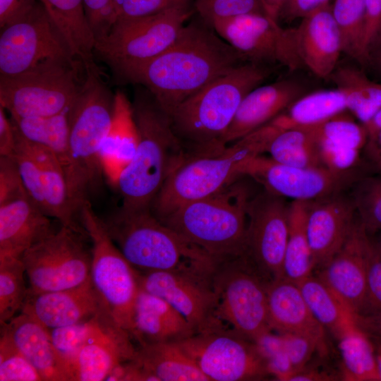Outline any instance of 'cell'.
Here are the masks:
<instances>
[{
    "instance_id": "obj_1",
    "label": "cell",
    "mask_w": 381,
    "mask_h": 381,
    "mask_svg": "<svg viewBox=\"0 0 381 381\" xmlns=\"http://www.w3.org/2000/svg\"><path fill=\"white\" fill-rule=\"evenodd\" d=\"M243 61L200 19L186 24L173 44L159 56L111 71L121 80L145 87L170 115L182 102Z\"/></svg>"
},
{
    "instance_id": "obj_2",
    "label": "cell",
    "mask_w": 381,
    "mask_h": 381,
    "mask_svg": "<svg viewBox=\"0 0 381 381\" xmlns=\"http://www.w3.org/2000/svg\"><path fill=\"white\" fill-rule=\"evenodd\" d=\"M131 106L138 145L116 187L121 207L151 209L167 178L188 155L173 131L170 115L145 87L135 85Z\"/></svg>"
},
{
    "instance_id": "obj_3",
    "label": "cell",
    "mask_w": 381,
    "mask_h": 381,
    "mask_svg": "<svg viewBox=\"0 0 381 381\" xmlns=\"http://www.w3.org/2000/svg\"><path fill=\"white\" fill-rule=\"evenodd\" d=\"M261 64H241L178 105L170 114L173 131L188 157L216 153L244 97L268 78Z\"/></svg>"
},
{
    "instance_id": "obj_4",
    "label": "cell",
    "mask_w": 381,
    "mask_h": 381,
    "mask_svg": "<svg viewBox=\"0 0 381 381\" xmlns=\"http://www.w3.org/2000/svg\"><path fill=\"white\" fill-rule=\"evenodd\" d=\"M114 94L97 64L85 66V77L68 111V193L75 210L99 190L104 179L99 159L103 140L111 124Z\"/></svg>"
},
{
    "instance_id": "obj_5",
    "label": "cell",
    "mask_w": 381,
    "mask_h": 381,
    "mask_svg": "<svg viewBox=\"0 0 381 381\" xmlns=\"http://www.w3.org/2000/svg\"><path fill=\"white\" fill-rule=\"evenodd\" d=\"M102 219L110 238L136 270L212 277L218 260L163 224L151 209L120 207Z\"/></svg>"
},
{
    "instance_id": "obj_6",
    "label": "cell",
    "mask_w": 381,
    "mask_h": 381,
    "mask_svg": "<svg viewBox=\"0 0 381 381\" xmlns=\"http://www.w3.org/2000/svg\"><path fill=\"white\" fill-rule=\"evenodd\" d=\"M279 131L269 122L218 152L186 158L164 182L151 205L152 212L160 219L185 203L222 190L242 176L248 160L267 152Z\"/></svg>"
},
{
    "instance_id": "obj_7",
    "label": "cell",
    "mask_w": 381,
    "mask_h": 381,
    "mask_svg": "<svg viewBox=\"0 0 381 381\" xmlns=\"http://www.w3.org/2000/svg\"><path fill=\"white\" fill-rule=\"evenodd\" d=\"M241 178L159 219L217 260L245 253L247 207L252 196Z\"/></svg>"
},
{
    "instance_id": "obj_8",
    "label": "cell",
    "mask_w": 381,
    "mask_h": 381,
    "mask_svg": "<svg viewBox=\"0 0 381 381\" xmlns=\"http://www.w3.org/2000/svg\"><path fill=\"white\" fill-rule=\"evenodd\" d=\"M215 318L226 327L254 340L271 330L268 320V281L246 253L218 260L212 276Z\"/></svg>"
},
{
    "instance_id": "obj_9",
    "label": "cell",
    "mask_w": 381,
    "mask_h": 381,
    "mask_svg": "<svg viewBox=\"0 0 381 381\" xmlns=\"http://www.w3.org/2000/svg\"><path fill=\"white\" fill-rule=\"evenodd\" d=\"M80 219L92 245V285L112 319L133 339L134 309L140 289L138 270L110 238L90 201L81 207Z\"/></svg>"
},
{
    "instance_id": "obj_10",
    "label": "cell",
    "mask_w": 381,
    "mask_h": 381,
    "mask_svg": "<svg viewBox=\"0 0 381 381\" xmlns=\"http://www.w3.org/2000/svg\"><path fill=\"white\" fill-rule=\"evenodd\" d=\"M84 77L80 60L49 62L15 75H0V106L12 116L59 114L69 109Z\"/></svg>"
},
{
    "instance_id": "obj_11",
    "label": "cell",
    "mask_w": 381,
    "mask_h": 381,
    "mask_svg": "<svg viewBox=\"0 0 381 381\" xmlns=\"http://www.w3.org/2000/svg\"><path fill=\"white\" fill-rule=\"evenodd\" d=\"M193 13L188 5L148 16L118 20L95 42L94 54L111 69L145 62L173 44Z\"/></svg>"
},
{
    "instance_id": "obj_12",
    "label": "cell",
    "mask_w": 381,
    "mask_h": 381,
    "mask_svg": "<svg viewBox=\"0 0 381 381\" xmlns=\"http://www.w3.org/2000/svg\"><path fill=\"white\" fill-rule=\"evenodd\" d=\"M75 60L79 59L39 1L1 28L0 75H15L49 62Z\"/></svg>"
},
{
    "instance_id": "obj_13",
    "label": "cell",
    "mask_w": 381,
    "mask_h": 381,
    "mask_svg": "<svg viewBox=\"0 0 381 381\" xmlns=\"http://www.w3.org/2000/svg\"><path fill=\"white\" fill-rule=\"evenodd\" d=\"M87 234L61 226L29 248L22 256L32 293L73 288L90 277L92 251L83 237Z\"/></svg>"
},
{
    "instance_id": "obj_14",
    "label": "cell",
    "mask_w": 381,
    "mask_h": 381,
    "mask_svg": "<svg viewBox=\"0 0 381 381\" xmlns=\"http://www.w3.org/2000/svg\"><path fill=\"white\" fill-rule=\"evenodd\" d=\"M210 381L260 380L269 373L254 341L222 325L176 342Z\"/></svg>"
},
{
    "instance_id": "obj_15",
    "label": "cell",
    "mask_w": 381,
    "mask_h": 381,
    "mask_svg": "<svg viewBox=\"0 0 381 381\" xmlns=\"http://www.w3.org/2000/svg\"><path fill=\"white\" fill-rule=\"evenodd\" d=\"M15 133L17 149L13 158L29 198L61 226L87 234L71 203L65 171L59 159L48 149L25 140L16 131Z\"/></svg>"
},
{
    "instance_id": "obj_16",
    "label": "cell",
    "mask_w": 381,
    "mask_h": 381,
    "mask_svg": "<svg viewBox=\"0 0 381 381\" xmlns=\"http://www.w3.org/2000/svg\"><path fill=\"white\" fill-rule=\"evenodd\" d=\"M243 61L262 65L277 62L290 71L303 66L295 28H284L263 13L241 14L210 26Z\"/></svg>"
},
{
    "instance_id": "obj_17",
    "label": "cell",
    "mask_w": 381,
    "mask_h": 381,
    "mask_svg": "<svg viewBox=\"0 0 381 381\" xmlns=\"http://www.w3.org/2000/svg\"><path fill=\"white\" fill-rule=\"evenodd\" d=\"M247 215L246 255L268 282L283 277L289 205L284 198L264 190L251 197Z\"/></svg>"
},
{
    "instance_id": "obj_18",
    "label": "cell",
    "mask_w": 381,
    "mask_h": 381,
    "mask_svg": "<svg viewBox=\"0 0 381 381\" xmlns=\"http://www.w3.org/2000/svg\"><path fill=\"white\" fill-rule=\"evenodd\" d=\"M241 176L261 184L264 189L293 200L313 201L339 193L347 184V174L326 168L298 167L261 155L248 160Z\"/></svg>"
},
{
    "instance_id": "obj_19",
    "label": "cell",
    "mask_w": 381,
    "mask_h": 381,
    "mask_svg": "<svg viewBox=\"0 0 381 381\" xmlns=\"http://www.w3.org/2000/svg\"><path fill=\"white\" fill-rule=\"evenodd\" d=\"M138 273L140 287L169 303L195 333L222 325L214 314L212 278L174 271L138 270Z\"/></svg>"
},
{
    "instance_id": "obj_20",
    "label": "cell",
    "mask_w": 381,
    "mask_h": 381,
    "mask_svg": "<svg viewBox=\"0 0 381 381\" xmlns=\"http://www.w3.org/2000/svg\"><path fill=\"white\" fill-rule=\"evenodd\" d=\"M371 239L358 217L341 249L321 267L319 277L358 317L370 309L367 260ZM371 310V309H370Z\"/></svg>"
},
{
    "instance_id": "obj_21",
    "label": "cell",
    "mask_w": 381,
    "mask_h": 381,
    "mask_svg": "<svg viewBox=\"0 0 381 381\" xmlns=\"http://www.w3.org/2000/svg\"><path fill=\"white\" fill-rule=\"evenodd\" d=\"M131 334L104 311L83 346L71 369V381L106 380L119 364L135 358L137 349Z\"/></svg>"
},
{
    "instance_id": "obj_22",
    "label": "cell",
    "mask_w": 381,
    "mask_h": 381,
    "mask_svg": "<svg viewBox=\"0 0 381 381\" xmlns=\"http://www.w3.org/2000/svg\"><path fill=\"white\" fill-rule=\"evenodd\" d=\"M104 311L107 310L90 277L67 289L42 293L28 291L20 310L48 329L87 321Z\"/></svg>"
},
{
    "instance_id": "obj_23",
    "label": "cell",
    "mask_w": 381,
    "mask_h": 381,
    "mask_svg": "<svg viewBox=\"0 0 381 381\" xmlns=\"http://www.w3.org/2000/svg\"><path fill=\"white\" fill-rule=\"evenodd\" d=\"M357 214L352 200L339 193L309 201L306 229L315 267H322L343 246Z\"/></svg>"
},
{
    "instance_id": "obj_24",
    "label": "cell",
    "mask_w": 381,
    "mask_h": 381,
    "mask_svg": "<svg viewBox=\"0 0 381 381\" xmlns=\"http://www.w3.org/2000/svg\"><path fill=\"white\" fill-rule=\"evenodd\" d=\"M296 28L303 66L320 78L331 76L337 68L342 44L329 3L301 18Z\"/></svg>"
},
{
    "instance_id": "obj_25",
    "label": "cell",
    "mask_w": 381,
    "mask_h": 381,
    "mask_svg": "<svg viewBox=\"0 0 381 381\" xmlns=\"http://www.w3.org/2000/svg\"><path fill=\"white\" fill-rule=\"evenodd\" d=\"M28 194L0 204V260L21 258L54 230Z\"/></svg>"
},
{
    "instance_id": "obj_26",
    "label": "cell",
    "mask_w": 381,
    "mask_h": 381,
    "mask_svg": "<svg viewBox=\"0 0 381 381\" xmlns=\"http://www.w3.org/2000/svg\"><path fill=\"white\" fill-rule=\"evenodd\" d=\"M267 295L272 330L308 336L317 342L320 354L327 353L325 328L311 313L296 283L284 277L271 280L267 283Z\"/></svg>"
},
{
    "instance_id": "obj_27",
    "label": "cell",
    "mask_w": 381,
    "mask_h": 381,
    "mask_svg": "<svg viewBox=\"0 0 381 381\" xmlns=\"http://www.w3.org/2000/svg\"><path fill=\"white\" fill-rule=\"evenodd\" d=\"M302 87L291 80L259 85L241 101L224 137L228 145L271 121L301 96Z\"/></svg>"
},
{
    "instance_id": "obj_28",
    "label": "cell",
    "mask_w": 381,
    "mask_h": 381,
    "mask_svg": "<svg viewBox=\"0 0 381 381\" xmlns=\"http://www.w3.org/2000/svg\"><path fill=\"white\" fill-rule=\"evenodd\" d=\"M133 339L140 345L185 339L195 333L186 319L164 299L141 288L134 309Z\"/></svg>"
},
{
    "instance_id": "obj_29",
    "label": "cell",
    "mask_w": 381,
    "mask_h": 381,
    "mask_svg": "<svg viewBox=\"0 0 381 381\" xmlns=\"http://www.w3.org/2000/svg\"><path fill=\"white\" fill-rule=\"evenodd\" d=\"M138 140L131 102L123 92L117 91L111 124L99 152L104 177L109 184L116 186L121 174L134 157Z\"/></svg>"
},
{
    "instance_id": "obj_30",
    "label": "cell",
    "mask_w": 381,
    "mask_h": 381,
    "mask_svg": "<svg viewBox=\"0 0 381 381\" xmlns=\"http://www.w3.org/2000/svg\"><path fill=\"white\" fill-rule=\"evenodd\" d=\"M1 326V329L8 334L43 380L68 381L56 356L47 328L21 312Z\"/></svg>"
},
{
    "instance_id": "obj_31",
    "label": "cell",
    "mask_w": 381,
    "mask_h": 381,
    "mask_svg": "<svg viewBox=\"0 0 381 381\" xmlns=\"http://www.w3.org/2000/svg\"><path fill=\"white\" fill-rule=\"evenodd\" d=\"M134 358L157 381H210L176 342L140 345Z\"/></svg>"
},
{
    "instance_id": "obj_32",
    "label": "cell",
    "mask_w": 381,
    "mask_h": 381,
    "mask_svg": "<svg viewBox=\"0 0 381 381\" xmlns=\"http://www.w3.org/2000/svg\"><path fill=\"white\" fill-rule=\"evenodd\" d=\"M83 64L95 62V39L87 23L83 0H38Z\"/></svg>"
},
{
    "instance_id": "obj_33",
    "label": "cell",
    "mask_w": 381,
    "mask_h": 381,
    "mask_svg": "<svg viewBox=\"0 0 381 381\" xmlns=\"http://www.w3.org/2000/svg\"><path fill=\"white\" fill-rule=\"evenodd\" d=\"M347 109L345 95L339 88L301 96L270 123L282 130L318 125Z\"/></svg>"
},
{
    "instance_id": "obj_34",
    "label": "cell",
    "mask_w": 381,
    "mask_h": 381,
    "mask_svg": "<svg viewBox=\"0 0 381 381\" xmlns=\"http://www.w3.org/2000/svg\"><path fill=\"white\" fill-rule=\"evenodd\" d=\"M297 284L314 318L337 339L360 325L358 317L319 277L310 275Z\"/></svg>"
},
{
    "instance_id": "obj_35",
    "label": "cell",
    "mask_w": 381,
    "mask_h": 381,
    "mask_svg": "<svg viewBox=\"0 0 381 381\" xmlns=\"http://www.w3.org/2000/svg\"><path fill=\"white\" fill-rule=\"evenodd\" d=\"M68 111L43 117L9 116L15 131L25 140L52 151L65 171L68 164Z\"/></svg>"
},
{
    "instance_id": "obj_36",
    "label": "cell",
    "mask_w": 381,
    "mask_h": 381,
    "mask_svg": "<svg viewBox=\"0 0 381 381\" xmlns=\"http://www.w3.org/2000/svg\"><path fill=\"white\" fill-rule=\"evenodd\" d=\"M309 201L289 204V236L283 263V277L296 284L311 275L315 264L306 229Z\"/></svg>"
},
{
    "instance_id": "obj_37",
    "label": "cell",
    "mask_w": 381,
    "mask_h": 381,
    "mask_svg": "<svg viewBox=\"0 0 381 381\" xmlns=\"http://www.w3.org/2000/svg\"><path fill=\"white\" fill-rule=\"evenodd\" d=\"M337 339L341 358V380L379 381L375 347L361 327L351 328Z\"/></svg>"
},
{
    "instance_id": "obj_38",
    "label": "cell",
    "mask_w": 381,
    "mask_h": 381,
    "mask_svg": "<svg viewBox=\"0 0 381 381\" xmlns=\"http://www.w3.org/2000/svg\"><path fill=\"white\" fill-rule=\"evenodd\" d=\"M331 77L345 95L347 109L363 126L381 108V83L370 80L361 70L351 66L336 68Z\"/></svg>"
},
{
    "instance_id": "obj_39",
    "label": "cell",
    "mask_w": 381,
    "mask_h": 381,
    "mask_svg": "<svg viewBox=\"0 0 381 381\" xmlns=\"http://www.w3.org/2000/svg\"><path fill=\"white\" fill-rule=\"evenodd\" d=\"M270 157L287 165L324 167L316 139L310 128H292L279 131L270 143Z\"/></svg>"
},
{
    "instance_id": "obj_40",
    "label": "cell",
    "mask_w": 381,
    "mask_h": 381,
    "mask_svg": "<svg viewBox=\"0 0 381 381\" xmlns=\"http://www.w3.org/2000/svg\"><path fill=\"white\" fill-rule=\"evenodd\" d=\"M332 14L340 35L343 52L365 63L362 44L365 25L364 0H335Z\"/></svg>"
},
{
    "instance_id": "obj_41",
    "label": "cell",
    "mask_w": 381,
    "mask_h": 381,
    "mask_svg": "<svg viewBox=\"0 0 381 381\" xmlns=\"http://www.w3.org/2000/svg\"><path fill=\"white\" fill-rule=\"evenodd\" d=\"M21 258L0 260V323L10 321L20 311L28 296Z\"/></svg>"
},
{
    "instance_id": "obj_42",
    "label": "cell",
    "mask_w": 381,
    "mask_h": 381,
    "mask_svg": "<svg viewBox=\"0 0 381 381\" xmlns=\"http://www.w3.org/2000/svg\"><path fill=\"white\" fill-rule=\"evenodd\" d=\"M310 128L318 145L360 150L368 140L363 124L344 112Z\"/></svg>"
},
{
    "instance_id": "obj_43",
    "label": "cell",
    "mask_w": 381,
    "mask_h": 381,
    "mask_svg": "<svg viewBox=\"0 0 381 381\" xmlns=\"http://www.w3.org/2000/svg\"><path fill=\"white\" fill-rule=\"evenodd\" d=\"M100 314L87 321L49 329L56 356L68 381H71L73 363L94 332Z\"/></svg>"
},
{
    "instance_id": "obj_44",
    "label": "cell",
    "mask_w": 381,
    "mask_h": 381,
    "mask_svg": "<svg viewBox=\"0 0 381 381\" xmlns=\"http://www.w3.org/2000/svg\"><path fill=\"white\" fill-rule=\"evenodd\" d=\"M351 200L359 221L368 234L381 231V177L361 181Z\"/></svg>"
},
{
    "instance_id": "obj_45",
    "label": "cell",
    "mask_w": 381,
    "mask_h": 381,
    "mask_svg": "<svg viewBox=\"0 0 381 381\" xmlns=\"http://www.w3.org/2000/svg\"><path fill=\"white\" fill-rule=\"evenodd\" d=\"M43 380L35 368L16 347L8 334L1 329L0 381Z\"/></svg>"
},
{
    "instance_id": "obj_46",
    "label": "cell",
    "mask_w": 381,
    "mask_h": 381,
    "mask_svg": "<svg viewBox=\"0 0 381 381\" xmlns=\"http://www.w3.org/2000/svg\"><path fill=\"white\" fill-rule=\"evenodd\" d=\"M194 9L210 26L217 20L241 14L264 13L259 0H195Z\"/></svg>"
},
{
    "instance_id": "obj_47",
    "label": "cell",
    "mask_w": 381,
    "mask_h": 381,
    "mask_svg": "<svg viewBox=\"0 0 381 381\" xmlns=\"http://www.w3.org/2000/svg\"><path fill=\"white\" fill-rule=\"evenodd\" d=\"M83 3L96 42L107 35L115 23L120 0H83Z\"/></svg>"
},
{
    "instance_id": "obj_48",
    "label": "cell",
    "mask_w": 381,
    "mask_h": 381,
    "mask_svg": "<svg viewBox=\"0 0 381 381\" xmlns=\"http://www.w3.org/2000/svg\"><path fill=\"white\" fill-rule=\"evenodd\" d=\"M191 0H120L116 20L154 15L169 8L190 5ZM115 21V22H116Z\"/></svg>"
},
{
    "instance_id": "obj_49",
    "label": "cell",
    "mask_w": 381,
    "mask_h": 381,
    "mask_svg": "<svg viewBox=\"0 0 381 381\" xmlns=\"http://www.w3.org/2000/svg\"><path fill=\"white\" fill-rule=\"evenodd\" d=\"M280 334L294 372L305 367L314 352H319L317 342L308 336L294 332Z\"/></svg>"
},
{
    "instance_id": "obj_50",
    "label": "cell",
    "mask_w": 381,
    "mask_h": 381,
    "mask_svg": "<svg viewBox=\"0 0 381 381\" xmlns=\"http://www.w3.org/2000/svg\"><path fill=\"white\" fill-rule=\"evenodd\" d=\"M27 194L12 157H0V204Z\"/></svg>"
},
{
    "instance_id": "obj_51",
    "label": "cell",
    "mask_w": 381,
    "mask_h": 381,
    "mask_svg": "<svg viewBox=\"0 0 381 381\" xmlns=\"http://www.w3.org/2000/svg\"><path fill=\"white\" fill-rule=\"evenodd\" d=\"M367 290L370 309L381 315V253L372 240L367 260Z\"/></svg>"
},
{
    "instance_id": "obj_52",
    "label": "cell",
    "mask_w": 381,
    "mask_h": 381,
    "mask_svg": "<svg viewBox=\"0 0 381 381\" xmlns=\"http://www.w3.org/2000/svg\"><path fill=\"white\" fill-rule=\"evenodd\" d=\"M365 25L362 52L365 63L371 49L381 36V0H364Z\"/></svg>"
},
{
    "instance_id": "obj_53",
    "label": "cell",
    "mask_w": 381,
    "mask_h": 381,
    "mask_svg": "<svg viewBox=\"0 0 381 381\" xmlns=\"http://www.w3.org/2000/svg\"><path fill=\"white\" fill-rule=\"evenodd\" d=\"M38 0H0V28L29 11Z\"/></svg>"
},
{
    "instance_id": "obj_54",
    "label": "cell",
    "mask_w": 381,
    "mask_h": 381,
    "mask_svg": "<svg viewBox=\"0 0 381 381\" xmlns=\"http://www.w3.org/2000/svg\"><path fill=\"white\" fill-rule=\"evenodd\" d=\"M329 3V0H287L280 16L288 20L302 18Z\"/></svg>"
},
{
    "instance_id": "obj_55",
    "label": "cell",
    "mask_w": 381,
    "mask_h": 381,
    "mask_svg": "<svg viewBox=\"0 0 381 381\" xmlns=\"http://www.w3.org/2000/svg\"><path fill=\"white\" fill-rule=\"evenodd\" d=\"M6 111L0 106V157H12L16 147V133Z\"/></svg>"
},
{
    "instance_id": "obj_56",
    "label": "cell",
    "mask_w": 381,
    "mask_h": 381,
    "mask_svg": "<svg viewBox=\"0 0 381 381\" xmlns=\"http://www.w3.org/2000/svg\"><path fill=\"white\" fill-rule=\"evenodd\" d=\"M335 380H337V377L329 373L307 368L306 365L294 372L288 381H330Z\"/></svg>"
},
{
    "instance_id": "obj_57",
    "label": "cell",
    "mask_w": 381,
    "mask_h": 381,
    "mask_svg": "<svg viewBox=\"0 0 381 381\" xmlns=\"http://www.w3.org/2000/svg\"><path fill=\"white\" fill-rule=\"evenodd\" d=\"M286 1L287 0H259L264 13L277 21L280 16L282 8Z\"/></svg>"
},
{
    "instance_id": "obj_58",
    "label": "cell",
    "mask_w": 381,
    "mask_h": 381,
    "mask_svg": "<svg viewBox=\"0 0 381 381\" xmlns=\"http://www.w3.org/2000/svg\"><path fill=\"white\" fill-rule=\"evenodd\" d=\"M369 151L370 153L381 151V131L373 140L369 141Z\"/></svg>"
},
{
    "instance_id": "obj_59",
    "label": "cell",
    "mask_w": 381,
    "mask_h": 381,
    "mask_svg": "<svg viewBox=\"0 0 381 381\" xmlns=\"http://www.w3.org/2000/svg\"><path fill=\"white\" fill-rule=\"evenodd\" d=\"M379 381H381V344L375 347Z\"/></svg>"
},
{
    "instance_id": "obj_60",
    "label": "cell",
    "mask_w": 381,
    "mask_h": 381,
    "mask_svg": "<svg viewBox=\"0 0 381 381\" xmlns=\"http://www.w3.org/2000/svg\"><path fill=\"white\" fill-rule=\"evenodd\" d=\"M374 159L377 168L381 171V151L370 153Z\"/></svg>"
},
{
    "instance_id": "obj_61",
    "label": "cell",
    "mask_w": 381,
    "mask_h": 381,
    "mask_svg": "<svg viewBox=\"0 0 381 381\" xmlns=\"http://www.w3.org/2000/svg\"><path fill=\"white\" fill-rule=\"evenodd\" d=\"M375 243L376 246L377 247L378 250L381 253V231H380V236L378 237L377 241H375Z\"/></svg>"
},
{
    "instance_id": "obj_62",
    "label": "cell",
    "mask_w": 381,
    "mask_h": 381,
    "mask_svg": "<svg viewBox=\"0 0 381 381\" xmlns=\"http://www.w3.org/2000/svg\"><path fill=\"white\" fill-rule=\"evenodd\" d=\"M379 64L381 67V49H380V54H379Z\"/></svg>"
}]
</instances>
